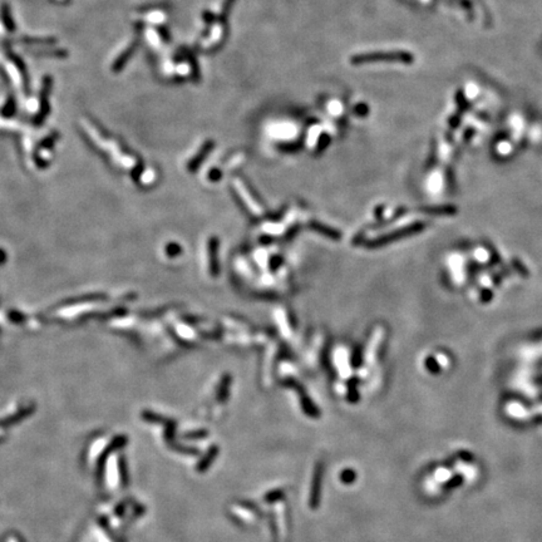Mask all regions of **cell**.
I'll list each match as a JSON object with an SVG mask.
<instances>
[{
	"instance_id": "obj_1",
	"label": "cell",
	"mask_w": 542,
	"mask_h": 542,
	"mask_svg": "<svg viewBox=\"0 0 542 542\" xmlns=\"http://www.w3.org/2000/svg\"><path fill=\"white\" fill-rule=\"evenodd\" d=\"M414 57L406 52H390V53H371V54H360L351 58L353 63H370V62H394L411 64Z\"/></svg>"
},
{
	"instance_id": "obj_2",
	"label": "cell",
	"mask_w": 542,
	"mask_h": 542,
	"mask_svg": "<svg viewBox=\"0 0 542 542\" xmlns=\"http://www.w3.org/2000/svg\"><path fill=\"white\" fill-rule=\"evenodd\" d=\"M321 479H323V464L319 463L316 466L315 473L313 477V487H311L310 494V507L315 508L319 504V498H320L321 491Z\"/></svg>"
},
{
	"instance_id": "obj_3",
	"label": "cell",
	"mask_w": 542,
	"mask_h": 542,
	"mask_svg": "<svg viewBox=\"0 0 542 542\" xmlns=\"http://www.w3.org/2000/svg\"><path fill=\"white\" fill-rule=\"evenodd\" d=\"M217 453H218V448H217V447H211V448L207 451V453L205 454V457H203V458L201 459L200 463H198V466H197V471H198V472H203V471H206V469H207L208 467L211 466V463H212L213 459L216 458V456H217Z\"/></svg>"
},
{
	"instance_id": "obj_4",
	"label": "cell",
	"mask_w": 542,
	"mask_h": 542,
	"mask_svg": "<svg viewBox=\"0 0 542 542\" xmlns=\"http://www.w3.org/2000/svg\"><path fill=\"white\" fill-rule=\"evenodd\" d=\"M356 478V473L354 469L346 468L340 473V481L345 484H351Z\"/></svg>"
},
{
	"instance_id": "obj_5",
	"label": "cell",
	"mask_w": 542,
	"mask_h": 542,
	"mask_svg": "<svg viewBox=\"0 0 542 542\" xmlns=\"http://www.w3.org/2000/svg\"><path fill=\"white\" fill-rule=\"evenodd\" d=\"M462 483H463V477H462L461 474H456V476L452 477V478L444 484V489H446V491H451V489L458 488L459 486H462Z\"/></svg>"
},
{
	"instance_id": "obj_6",
	"label": "cell",
	"mask_w": 542,
	"mask_h": 542,
	"mask_svg": "<svg viewBox=\"0 0 542 542\" xmlns=\"http://www.w3.org/2000/svg\"><path fill=\"white\" fill-rule=\"evenodd\" d=\"M283 496H284L283 491H274V492H271V493H268L267 496L265 497V499L267 502H274V501H276V499L283 498Z\"/></svg>"
},
{
	"instance_id": "obj_7",
	"label": "cell",
	"mask_w": 542,
	"mask_h": 542,
	"mask_svg": "<svg viewBox=\"0 0 542 542\" xmlns=\"http://www.w3.org/2000/svg\"><path fill=\"white\" fill-rule=\"evenodd\" d=\"M458 456H459V458H462L464 462H467V463H471V462H473V459H474L473 454L468 451H459Z\"/></svg>"
}]
</instances>
